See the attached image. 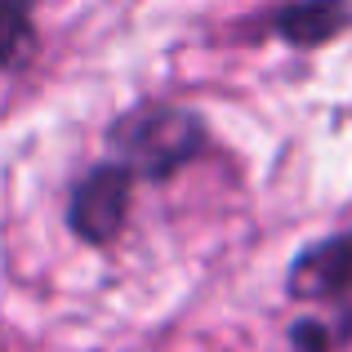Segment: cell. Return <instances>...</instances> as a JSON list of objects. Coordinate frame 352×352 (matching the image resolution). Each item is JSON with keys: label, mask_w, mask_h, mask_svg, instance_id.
<instances>
[{"label": "cell", "mask_w": 352, "mask_h": 352, "mask_svg": "<svg viewBox=\"0 0 352 352\" xmlns=\"http://www.w3.org/2000/svg\"><path fill=\"white\" fill-rule=\"evenodd\" d=\"M32 41V0H0V67L18 58Z\"/></svg>", "instance_id": "5"}, {"label": "cell", "mask_w": 352, "mask_h": 352, "mask_svg": "<svg viewBox=\"0 0 352 352\" xmlns=\"http://www.w3.org/2000/svg\"><path fill=\"white\" fill-rule=\"evenodd\" d=\"M348 18H352L348 0H299L276 18V32L294 45H321L335 32H344Z\"/></svg>", "instance_id": "3"}, {"label": "cell", "mask_w": 352, "mask_h": 352, "mask_svg": "<svg viewBox=\"0 0 352 352\" xmlns=\"http://www.w3.org/2000/svg\"><path fill=\"white\" fill-rule=\"evenodd\" d=\"M125 197H129V174L120 165H103L98 174H89L76 192V206H72V223L85 236H112L120 214H125Z\"/></svg>", "instance_id": "2"}, {"label": "cell", "mask_w": 352, "mask_h": 352, "mask_svg": "<svg viewBox=\"0 0 352 352\" xmlns=\"http://www.w3.org/2000/svg\"><path fill=\"white\" fill-rule=\"evenodd\" d=\"M201 125L188 112L174 107H143L116 125L112 143L120 152V170H143V174H165L179 170L188 156L201 152Z\"/></svg>", "instance_id": "1"}, {"label": "cell", "mask_w": 352, "mask_h": 352, "mask_svg": "<svg viewBox=\"0 0 352 352\" xmlns=\"http://www.w3.org/2000/svg\"><path fill=\"white\" fill-rule=\"evenodd\" d=\"M299 290L317 294V299H330V294L352 290V236H339L330 245L312 250L299 263Z\"/></svg>", "instance_id": "4"}]
</instances>
